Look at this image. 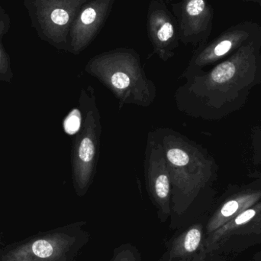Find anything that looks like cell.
<instances>
[{
    "mask_svg": "<svg viewBox=\"0 0 261 261\" xmlns=\"http://www.w3.org/2000/svg\"><path fill=\"white\" fill-rule=\"evenodd\" d=\"M205 3L202 0H192L189 2L187 6V10L189 15H200L205 10Z\"/></svg>",
    "mask_w": 261,
    "mask_h": 261,
    "instance_id": "12",
    "label": "cell"
},
{
    "mask_svg": "<svg viewBox=\"0 0 261 261\" xmlns=\"http://www.w3.org/2000/svg\"><path fill=\"white\" fill-rule=\"evenodd\" d=\"M50 18L55 24L64 26L68 22L69 15L64 9H57L50 14Z\"/></svg>",
    "mask_w": 261,
    "mask_h": 261,
    "instance_id": "13",
    "label": "cell"
},
{
    "mask_svg": "<svg viewBox=\"0 0 261 261\" xmlns=\"http://www.w3.org/2000/svg\"><path fill=\"white\" fill-rule=\"evenodd\" d=\"M110 261H142V258L138 248L127 243L114 250L113 257Z\"/></svg>",
    "mask_w": 261,
    "mask_h": 261,
    "instance_id": "6",
    "label": "cell"
},
{
    "mask_svg": "<svg viewBox=\"0 0 261 261\" xmlns=\"http://www.w3.org/2000/svg\"><path fill=\"white\" fill-rule=\"evenodd\" d=\"M205 239L202 224L189 225L172 238L160 261H202L201 253Z\"/></svg>",
    "mask_w": 261,
    "mask_h": 261,
    "instance_id": "4",
    "label": "cell"
},
{
    "mask_svg": "<svg viewBox=\"0 0 261 261\" xmlns=\"http://www.w3.org/2000/svg\"><path fill=\"white\" fill-rule=\"evenodd\" d=\"M241 38L242 37L240 35L234 34V35H229L228 38L219 41L213 49V52L210 55V58H219V57L226 55L234 47V44H237Z\"/></svg>",
    "mask_w": 261,
    "mask_h": 261,
    "instance_id": "8",
    "label": "cell"
},
{
    "mask_svg": "<svg viewBox=\"0 0 261 261\" xmlns=\"http://www.w3.org/2000/svg\"><path fill=\"white\" fill-rule=\"evenodd\" d=\"M261 199V190H247L224 202L207 222L205 237L222 228L245 210L254 206Z\"/></svg>",
    "mask_w": 261,
    "mask_h": 261,
    "instance_id": "5",
    "label": "cell"
},
{
    "mask_svg": "<svg viewBox=\"0 0 261 261\" xmlns=\"http://www.w3.org/2000/svg\"><path fill=\"white\" fill-rule=\"evenodd\" d=\"M166 156H167L169 165H176V167L187 165L191 159V157L187 152L178 148L170 149L167 152Z\"/></svg>",
    "mask_w": 261,
    "mask_h": 261,
    "instance_id": "9",
    "label": "cell"
},
{
    "mask_svg": "<svg viewBox=\"0 0 261 261\" xmlns=\"http://www.w3.org/2000/svg\"><path fill=\"white\" fill-rule=\"evenodd\" d=\"M112 83L115 87L122 90V89L126 88L129 85L130 78L126 74L117 72L112 77Z\"/></svg>",
    "mask_w": 261,
    "mask_h": 261,
    "instance_id": "11",
    "label": "cell"
},
{
    "mask_svg": "<svg viewBox=\"0 0 261 261\" xmlns=\"http://www.w3.org/2000/svg\"><path fill=\"white\" fill-rule=\"evenodd\" d=\"M5 243L3 242V233L0 232V248L1 247L4 246Z\"/></svg>",
    "mask_w": 261,
    "mask_h": 261,
    "instance_id": "16",
    "label": "cell"
},
{
    "mask_svg": "<svg viewBox=\"0 0 261 261\" xmlns=\"http://www.w3.org/2000/svg\"><path fill=\"white\" fill-rule=\"evenodd\" d=\"M87 222L41 231L0 248V261H76L89 243Z\"/></svg>",
    "mask_w": 261,
    "mask_h": 261,
    "instance_id": "1",
    "label": "cell"
},
{
    "mask_svg": "<svg viewBox=\"0 0 261 261\" xmlns=\"http://www.w3.org/2000/svg\"><path fill=\"white\" fill-rule=\"evenodd\" d=\"M96 17V12L93 8H87L81 15V21L84 24L89 25L95 21Z\"/></svg>",
    "mask_w": 261,
    "mask_h": 261,
    "instance_id": "15",
    "label": "cell"
},
{
    "mask_svg": "<svg viewBox=\"0 0 261 261\" xmlns=\"http://www.w3.org/2000/svg\"><path fill=\"white\" fill-rule=\"evenodd\" d=\"M173 27L170 23L166 22L160 28L158 32V38L161 41H167L173 36Z\"/></svg>",
    "mask_w": 261,
    "mask_h": 261,
    "instance_id": "14",
    "label": "cell"
},
{
    "mask_svg": "<svg viewBox=\"0 0 261 261\" xmlns=\"http://www.w3.org/2000/svg\"><path fill=\"white\" fill-rule=\"evenodd\" d=\"M237 72L236 64L231 61L222 63L212 73V80L217 84H223L232 79Z\"/></svg>",
    "mask_w": 261,
    "mask_h": 261,
    "instance_id": "7",
    "label": "cell"
},
{
    "mask_svg": "<svg viewBox=\"0 0 261 261\" xmlns=\"http://www.w3.org/2000/svg\"><path fill=\"white\" fill-rule=\"evenodd\" d=\"M147 176V192L158 210V219L164 223L171 215V186L168 165L163 159H153L149 164Z\"/></svg>",
    "mask_w": 261,
    "mask_h": 261,
    "instance_id": "3",
    "label": "cell"
},
{
    "mask_svg": "<svg viewBox=\"0 0 261 261\" xmlns=\"http://www.w3.org/2000/svg\"><path fill=\"white\" fill-rule=\"evenodd\" d=\"M81 115L78 110H73L64 121L66 133L73 135L81 128Z\"/></svg>",
    "mask_w": 261,
    "mask_h": 261,
    "instance_id": "10",
    "label": "cell"
},
{
    "mask_svg": "<svg viewBox=\"0 0 261 261\" xmlns=\"http://www.w3.org/2000/svg\"><path fill=\"white\" fill-rule=\"evenodd\" d=\"M261 225V202L245 210L222 228L205 237L201 253V260L205 261L230 238L259 229Z\"/></svg>",
    "mask_w": 261,
    "mask_h": 261,
    "instance_id": "2",
    "label": "cell"
},
{
    "mask_svg": "<svg viewBox=\"0 0 261 261\" xmlns=\"http://www.w3.org/2000/svg\"><path fill=\"white\" fill-rule=\"evenodd\" d=\"M260 261H261V260Z\"/></svg>",
    "mask_w": 261,
    "mask_h": 261,
    "instance_id": "17",
    "label": "cell"
}]
</instances>
